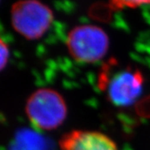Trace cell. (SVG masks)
I'll use <instances>...</instances> for the list:
<instances>
[{
    "instance_id": "6da1fadb",
    "label": "cell",
    "mask_w": 150,
    "mask_h": 150,
    "mask_svg": "<svg viewBox=\"0 0 150 150\" xmlns=\"http://www.w3.org/2000/svg\"><path fill=\"white\" fill-rule=\"evenodd\" d=\"M25 112L36 129L52 131L64 122L68 108L59 92L51 88H39L28 97Z\"/></svg>"
},
{
    "instance_id": "7a4b0ae2",
    "label": "cell",
    "mask_w": 150,
    "mask_h": 150,
    "mask_svg": "<svg viewBox=\"0 0 150 150\" xmlns=\"http://www.w3.org/2000/svg\"><path fill=\"white\" fill-rule=\"evenodd\" d=\"M144 79L140 70L132 67L112 71L108 64L99 77V86L106 93L109 102L115 106L126 107L140 96Z\"/></svg>"
},
{
    "instance_id": "3957f363",
    "label": "cell",
    "mask_w": 150,
    "mask_h": 150,
    "mask_svg": "<svg viewBox=\"0 0 150 150\" xmlns=\"http://www.w3.org/2000/svg\"><path fill=\"white\" fill-rule=\"evenodd\" d=\"M54 19L52 9L38 0H20L11 8L12 26L29 40H36L48 32Z\"/></svg>"
},
{
    "instance_id": "277c9868",
    "label": "cell",
    "mask_w": 150,
    "mask_h": 150,
    "mask_svg": "<svg viewBox=\"0 0 150 150\" xmlns=\"http://www.w3.org/2000/svg\"><path fill=\"white\" fill-rule=\"evenodd\" d=\"M66 44L70 55L76 61L93 64L106 55L109 48V38L100 27L83 24L70 30Z\"/></svg>"
},
{
    "instance_id": "5b68a950",
    "label": "cell",
    "mask_w": 150,
    "mask_h": 150,
    "mask_svg": "<svg viewBox=\"0 0 150 150\" xmlns=\"http://www.w3.org/2000/svg\"><path fill=\"white\" fill-rule=\"evenodd\" d=\"M62 150H118L115 142L100 132L74 130L59 142Z\"/></svg>"
},
{
    "instance_id": "8992f818",
    "label": "cell",
    "mask_w": 150,
    "mask_h": 150,
    "mask_svg": "<svg viewBox=\"0 0 150 150\" xmlns=\"http://www.w3.org/2000/svg\"><path fill=\"white\" fill-rule=\"evenodd\" d=\"M112 9L136 8L141 6L150 5V0H108Z\"/></svg>"
},
{
    "instance_id": "52a82bcc",
    "label": "cell",
    "mask_w": 150,
    "mask_h": 150,
    "mask_svg": "<svg viewBox=\"0 0 150 150\" xmlns=\"http://www.w3.org/2000/svg\"><path fill=\"white\" fill-rule=\"evenodd\" d=\"M9 48L4 41V39L0 38V72H2L7 67L9 61Z\"/></svg>"
}]
</instances>
